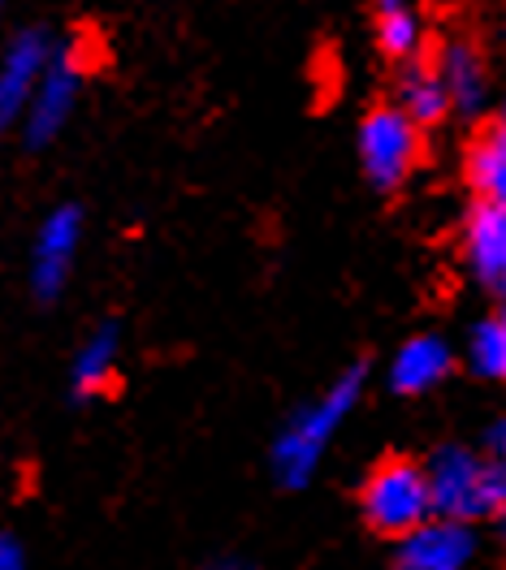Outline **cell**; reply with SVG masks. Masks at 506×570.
<instances>
[{
	"label": "cell",
	"mask_w": 506,
	"mask_h": 570,
	"mask_svg": "<svg viewBox=\"0 0 506 570\" xmlns=\"http://www.w3.org/2000/svg\"><path fill=\"white\" fill-rule=\"evenodd\" d=\"M360 393H363V367H351L321 397H312V402H303L294 411V420L273 441V471H278V480L286 489H308V480L317 475L321 459L329 454L338 428L347 424V415L360 406Z\"/></svg>",
	"instance_id": "obj_1"
},
{
	"label": "cell",
	"mask_w": 506,
	"mask_h": 570,
	"mask_svg": "<svg viewBox=\"0 0 506 570\" xmlns=\"http://www.w3.org/2000/svg\"><path fill=\"white\" fill-rule=\"evenodd\" d=\"M425 471H429L437 519H455L471 528L480 519H494L506 505V480L489 454H476L468 445H441Z\"/></svg>",
	"instance_id": "obj_2"
},
{
	"label": "cell",
	"mask_w": 506,
	"mask_h": 570,
	"mask_svg": "<svg viewBox=\"0 0 506 570\" xmlns=\"http://www.w3.org/2000/svg\"><path fill=\"white\" fill-rule=\"evenodd\" d=\"M363 519L381 535H407L434 519V493H429V471L411 459H390L363 480Z\"/></svg>",
	"instance_id": "obj_3"
},
{
	"label": "cell",
	"mask_w": 506,
	"mask_h": 570,
	"mask_svg": "<svg viewBox=\"0 0 506 570\" xmlns=\"http://www.w3.org/2000/svg\"><path fill=\"white\" fill-rule=\"evenodd\" d=\"M416 160H420V126L398 105L372 108L360 126L363 178L377 190H395L411 178Z\"/></svg>",
	"instance_id": "obj_4"
},
{
	"label": "cell",
	"mask_w": 506,
	"mask_h": 570,
	"mask_svg": "<svg viewBox=\"0 0 506 570\" xmlns=\"http://www.w3.org/2000/svg\"><path fill=\"white\" fill-rule=\"evenodd\" d=\"M82 82H87V48L78 39L57 43L52 61H48V70L36 87V100L27 108V121H22L31 147H43L66 130V121L78 108V96H82Z\"/></svg>",
	"instance_id": "obj_5"
},
{
	"label": "cell",
	"mask_w": 506,
	"mask_h": 570,
	"mask_svg": "<svg viewBox=\"0 0 506 570\" xmlns=\"http://www.w3.org/2000/svg\"><path fill=\"white\" fill-rule=\"evenodd\" d=\"M52 39L27 27L0 48V130L13 121H27V108L36 100V87L48 61H52Z\"/></svg>",
	"instance_id": "obj_6"
},
{
	"label": "cell",
	"mask_w": 506,
	"mask_h": 570,
	"mask_svg": "<svg viewBox=\"0 0 506 570\" xmlns=\"http://www.w3.org/2000/svg\"><path fill=\"white\" fill-rule=\"evenodd\" d=\"M78 247H82V213L78 208L66 204V208L43 216L36 247H31V289H36V298L52 303L70 285Z\"/></svg>",
	"instance_id": "obj_7"
},
{
	"label": "cell",
	"mask_w": 506,
	"mask_h": 570,
	"mask_svg": "<svg viewBox=\"0 0 506 570\" xmlns=\"http://www.w3.org/2000/svg\"><path fill=\"white\" fill-rule=\"evenodd\" d=\"M471 562H476L471 528L437 514L407 535H398L395 544V570H471Z\"/></svg>",
	"instance_id": "obj_8"
},
{
	"label": "cell",
	"mask_w": 506,
	"mask_h": 570,
	"mask_svg": "<svg viewBox=\"0 0 506 570\" xmlns=\"http://www.w3.org/2000/svg\"><path fill=\"white\" fill-rule=\"evenodd\" d=\"M455 367V355L450 346L434 337V333H420L411 342H402L390 358V390L402 393V397H416V393L437 390Z\"/></svg>",
	"instance_id": "obj_9"
},
{
	"label": "cell",
	"mask_w": 506,
	"mask_h": 570,
	"mask_svg": "<svg viewBox=\"0 0 506 570\" xmlns=\"http://www.w3.org/2000/svg\"><path fill=\"white\" fill-rule=\"evenodd\" d=\"M464 250H468L476 282L494 285L506 298V208L476 204V213L468 216V229H464Z\"/></svg>",
	"instance_id": "obj_10"
},
{
	"label": "cell",
	"mask_w": 506,
	"mask_h": 570,
	"mask_svg": "<svg viewBox=\"0 0 506 570\" xmlns=\"http://www.w3.org/2000/svg\"><path fill=\"white\" fill-rule=\"evenodd\" d=\"M437 73L446 82V96H450V112H464V117H476L480 108L489 105V70L480 61V52L455 39L441 48L437 57Z\"/></svg>",
	"instance_id": "obj_11"
},
{
	"label": "cell",
	"mask_w": 506,
	"mask_h": 570,
	"mask_svg": "<svg viewBox=\"0 0 506 570\" xmlns=\"http://www.w3.org/2000/svg\"><path fill=\"white\" fill-rule=\"evenodd\" d=\"M117 355H121V342H117V324L96 328L70 363V393L74 397H96V393L109 390L113 372H117Z\"/></svg>",
	"instance_id": "obj_12"
},
{
	"label": "cell",
	"mask_w": 506,
	"mask_h": 570,
	"mask_svg": "<svg viewBox=\"0 0 506 570\" xmlns=\"http://www.w3.org/2000/svg\"><path fill=\"white\" fill-rule=\"evenodd\" d=\"M398 108L416 121V126H434L450 112V96H446V82L437 66L425 61H407L398 73Z\"/></svg>",
	"instance_id": "obj_13"
},
{
	"label": "cell",
	"mask_w": 506,
	"mask_h": 570,
	"mask_svg": "<svg viewBox=\"0 0 506 570\" xmlns=\"http://www.w3.org/2000/svg\"><path fill=\"white\" fill-rule=\"evenodd\" d=\"M468 181L480 204L506 208V142L498 135L480 139L468 151Z\"/></svg>",
	"instance_id": "obj_14"
},
{
	"label": "cell",
	"mask_w": 506,
	"mask_h": 570,
	"mask_svg": "<svg viewBox=\"0 0 506 570\" xmlns=\"http://www.w3.org/2000/svg\"><path fill=\"white\" fill-rule=\"evenodd\" d=\"M468 363H471V372L485 376V381H506V324H503V316L471 328Z\"/></svg>",
	"instance_id": "obj_15"
},
{
	"label": "cell",
	"mask_w": 506,
	"mask_h": 570,
	"mask_svg": "<svg viewBox=\"0 0 506 570\" xmlns=\"http://www.w3.org/2000/svg\"><path fill=\"white\" fill-rule=\"evenodd\" d=\"M377 43L386 57L407 61L420 48V13L416 9H395V13H377Z\"/></svg>",
	"instance_id": "obj_16"
},
{
	"label": "cell",
	"mask_w": 506,
	"mask_h": 570,
	"mask_svg": "<svg viewBox=\"0 0 506 570\" xmlns=\"http://www.w3.org/2000/svg\"><path fill=\"white\" fill-rule=\"evenodd\" d=\"M0 570H31L27 567V549L9 532H0Z\"/></svg>",
	"instance_id": "obj_17"
},
{
	"label": "cell",
	"mask_w": 506,
	"mask_h": 570,
	"mask_svg": "<svg viewBox=\"0 0 506 570\" xmlns=\"http://www.w3.org/2000/svg\"><path fill=\"white\" fill-rule=\"evenodd\" d=\"M485 441H489V459H494V466L503 471V480H506V415L489 428V436H485Z\"/></svg>",
	"instance_id": "obj_18"
},
{
	"label": "cell",
	"mask_w": 506,
	"mask_h": 570,
	"mask_svg": "<svg viewBox=\"0 0 506 570\" xmlns=\"http://www.w3.org/2000/svg\"><path fill=\"white\" fill-rule=\"evenodd\" d=\"M395 9H416V0H377V13H395Z\"/></svg>",
	"instance_id": "obj_19"
},
{
	"label": "cell",
	"mask_w": 506,
	"mask_h": 570,
	"mask_svg": "<svg viewBox=\"0 0 506 570\" xmlns=\"http://www.w3.org/2000/svg\"><path fill=\"white\" fill-rule=\"evenodd\" d=\"M208 570H252L247 562H239V558H225V562H213Z\"/></svg>",
	"instance_id": "obj_20"
},
{
	"label": "cell",
	"mask_w": 506,
	"mask_h": 570,
	"mask_svg": "<svg viewBox=\"0 0 506 570\" xmlns=\"http://www.w3.org/2000/svg\"><path fill=\"white\" fill-rule=\"evenodd\" d=\"M494 532H498V540L506 544V505L498 510V514H494Z\"/></svg>",
	"instance_id": "obj_21"
},
{
	"label": "cell",
	"mask_w": 506,
	"mask_h": 570,
	"mask_svg": "<svg viewBox=\"0 0 506 570\" xmlns=\"http://www.w3.org/2000/svg\"><path fill=\"white\" fill-rule=\"evenodd\" d=\"M494 135L506 142V105H503V112H498V130H494Z\"/></svg>",
	"instance_id": "obj_22"
},
{
	"label": "cell",
	"mask_w": 506,
	"mask_h": 570,
	"mask_svg": "<svg viewBox=\"0 0 506 570\" xmlns=\"http://www.w3.org/2000/svg\"><path fill=\"white\" fill-rule=\"evenodd\" d=\"M0 9H4V0H0Z\"/></svg>",
	"instance_id": "obj_23"
}]
</instances>
